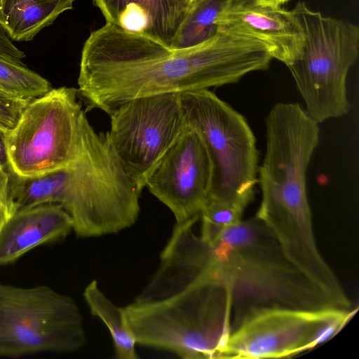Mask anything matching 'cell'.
Listing matches in <instances>:
<instances>
[{"instance_id":"6da1fadb","label":"cell","mask_w":359,"mask_h":359,"mask_svg":"<svg viewBox=\"0 0 359 359\" xmlns=\"http://www.w3.org/2000/svg\"><path fill=\"white\" fill-rule=\"evenodd\" d=\"M271 60L264 43L224 31L196 46L174 50L106 23L83 44L78 95L88 109L109 115L135 98L237 83L267 69Z\"/></svg>"},{"instance_id":"7a4b0ae2","label":"cell","mask_w":359,"mask_h":359,"mask_svg":"<svg viewBox=\"0 0 359 359\" xmlns=\"http://www.w3.org/2000/svg\"><path fill=\"white\" fill-rule=\"evenodd\" d=\"M265 123L266 152L257 172L262 201L255 216L294 264L309 278L322 279L330 267L316 245L306 186L319 123L292 102L276 104Z\"/></svg>"},{"instance_id":"3957f363","label":"cell","mask_w":359,"mask_h":359,"mask_svg":"<svg viewBox=\"0 0 359 359\" xmlns=\"http://www.w3.org/2000/svg\"><path fill=\"white\" fill-rule=\"evenodd\" d=\"M212 269L123 308L136 342L184 359L222 358L232 331V298Z\"/></svg>"},{"instance_id":"277c9868","label":"cell","mask_w":359,"mask_h":359,"mask_svg":"<svg viewBox=\"0 0 359 359\" xmlns=\"http://www.w3.org/2000/svg\"><path fill=\"white\" fill-rule=\"evenodd\" d=\"M210 250L215 274L231 290L232 318L241 311L232 330L255 307L336 308L255 215L226 229Z\"/></svg>"},{"instance_id":"5b68a950","label":"cell","mask_w":359,"mask_h":359,"mask_svg":"<svg viewBox=\"0 0 359 359\" xmlns=\"http://www.w3.org/2000/svg\"><path fill=\"white\" fill-rule=\"evenodd\" d=\"M140 194L106 133H97L85 114L77 156L65 168L60 203L71 216L76 234L100 236L131 226L139 215Z\"/></svg>"},{"instance_id":"8992f818","label":"cell","mask_w":359,"mask_h":359,"mask_svg":"<svg viewBox=\"0 0 359 359\" xmlns=\"http://www.w3.org/2000/svg\"><path fill=\"white\" fill-rule=\"evenodd\" d=\"M304 34L299 56L287 66L307 114L318 123L346 115V80L359 55V27L323 15L303 2L292 9Z\"/></svg>"},{"instance_id":"52a82bcc","label":"cell","mask_w":359,"mask_h":359,"mask_svg":"<svg viewBox=\"0 0 359 359\" xmlns=\"http://www.w3.org/2000/svg\"><path fill=\"white\" fill-rule=\"evenodd\" d=\"M189 126L211 166L208 200L245 210L257 182L258 151L244 116L209 89L180 94Z\"/></svg>"},{"instance_id":"ba28073f","label":"cell","mask_w":359,"mask_h":359,"mask_svg":"<svg viewBox=\"0 0 359 359\" xmlns=\"http://www.w3.org/2000/svg\"><path fill=\"white\" fill-rule=\"evenodd\" d=\"M86 343L82 316L70 297L45 285L0 283V356L74 352Z\"/></svg>"},{"instance_id":"9c48e42d","label":"cell","mask_w":359,"mask_h":359,"mask_svg":"<svg viewBox=\"0 0 359 359\" xmlns=\"http://www.w3.org/2000/svg\"><path fill=\"white\" fill-rule=\"evenodd\" d=\"M77 96L78 89L63 86L29 102L15 127L5 135L11 173L31 177L74 162L86 114Z\"/></svg>"},{"instance_id":"30bf717a","label":"cell","mask_w":359,"mask_h":359,"mask_svg":"<svg viewBox=\"0 0 359 359\" xmlns=\"http://www.w3.org/2000/svg\"><path fill=\"white\" fill-rule=\"evenodd\" d=\"M355 311L283 306L250 309L232 330L222 358H278L297 355L334 337Z\"/></svg>"},{"instance_id":"8fae6325","label":"cell","mask_w":359,"mask_h":359,"mask_svg":"<svg viewBox=\"0 0 359 359\" xmlns=\"http://www.w3.org/2000/svg\"><path fill=\"white\" fill-rule=\"evenodd\" d=\"M109 143L141 193L151 172L187 126L179 93L135 98L109 115Z\"/></svg>"},{"instance_id":"7c38bea8","label":"cell","mask_w":359,"mask_h":359,"mask_svg":"<svg viewBox=\"0 0 359 359\" xmlns=\"http://www.w3.org/2000/svg\"><path fill=\"white\" fill-rule=\"evenodd\" d=\"M211 166L205 145L188 123L149 175L145 187L173 213L176 224L196 220L208 198Z\"/></svg>"},{"instance_id":"4fadbf2b","label":"cell","mask_w":359,"mask_h":359,"mask_svg":"<svg viewBox=\"0 0 359 359\" xmlns=\"http://www.w3.org/2000/svg\"><path fill=\"white\" fill-rule=\"evenodd\" d=\"M218 31L255 39L269 48L272 59L287 67L299 55L304 41L301 25L293 13L282 7L233 0L219 14Z\"/></svg>"},{"instance_id":"5bb4252c","label":"cell","mask_w":359,"mask_h":359,"mask_svg":"<svg viewBox=\"0 0 359 359\" xmlns=\"http://www.w3.org/2000/svg\"><path fill=\"white\" fill-rule=\"evenodd\" d=\"M93 3L106 23L170 48L189 9L184 0H93Z\"/></svg>"},{"instance_id":"9a60e30c","label":"cell","mask_w":359,"mask_h":359,"mask_svg":"<svg viewBox=\"0 0 359 359\" xmlns=\"http://www.w3.org/2000/svg\"><path fill=\"white\" fill-rule=\"evenodd\" d=\"M73 220L58 203H43L16 211L0 233V264L18 259L30 250L67 236Z\"/></svg>"},{"instance_id":"2e32d148","label":"cell","mask_w":359,"mask_h":359,"mask_svg":"<svg viewBox=\"0 0 359 359\" xmlns=\"http://www.w3.org/2000/svg\"><path fill=\"white\" fill-rule=\"evenodd\" d=\"M75 0H0V25L12 41H29Z\"/></svg>"},{"instance_id":"e0dca14e","label":"cell","mask_w":359,"mask_h":359,"mask_svg":"<svg viewBox=\"0 0 359 359\" xmlns=\"http://www.w3.org/2000/svg\"><path fill=\"white\" fill-rule=\"evenodd\" d=\"M83 296L92 315L99 318L109 329L118 359H137L136 339L127 323L123 308L116 306L100 290L97 282L91 281Z\"/></svg>"},{"instance_id":"ac0fdd59","label":"cell","mask_w":359,"mask_h":359,"mask_svg":"<svg viewBox=\"0 0 359 359\" xmlns=\"http://www.w3.org/2000/svg\"><path fill=\"white\" fill-rule=\"evenodd\" d=\"M233 0H198L189 9L170 46L174 50L191 48L205 42L218 32L217 20Z\"/></svg>"},{"instance_id":"d6986e66","label":"cell","mask_w":359,"mask_h":359,"mask_svg":"<svg viewBox=\"0 0 359 359\" xmlns=\"http://www.w3.org/2000/svg\"><path fill=\"white\" fill-rule=\"evenodd\" d=\"M0 89L16 98L32 100L52 88L45 78L23 63L0 57Z\"/></svg>"},{"instance_id":"ffe728a7","label":"cell","mask_w":359,"mask_h":359,"mask_svg":"<svg viewBox=\"0 0 359 359\" xmlns=\"http://www.w3.org/2000/svg\"><path fill=\"white\" fill-rule=\"evenodd\" d=\"M243 211L239 208L208 199L201 213L200 237L212 247L226 229L242 219Z\"/></svg>"},{"instance_id":"44dd1931","label":"cell","mask_w":359,"mask_h":359,"mask_svg":"<svg viewBox=\"0 0 359 359\" xmlns=\"http://www.w3.org/2000/svg\"><path fill=\"white\" fill-rule=\"evenodd\" d=\"M30 101L16 98L0 89V131L5 135L11 131Z\"/></svg>"},{"instance_id":"7402d4cb","label":"cell","mask_w":359,"mask_h":359,"mask_svg":"<svg viewBox=\"0 0 359 359\" xmlns=\"http://www.w3.org/2000/svg\"><path fill=\"white\" fill-rule=\"evenodd\" d=\"M15 212L11 193L10 172L8 168L0 166V233Z\"/></svg>"},{"instance_id":"603a6c76","label":"cell","mask_w":359,"mask_h":359,"mask_svg":"<svg viewBox=\"0 0 359 359\" xmlns=\"http://www.w3.org/2000/svg\"><path fill=\"white\" fill-rule=\"evenodd\" d=\"M0 57L23 63L22 60L25 57V54L18 48L13 41L7 36L0 25Z\"/></svg>"},{"instance_id":"cb8c5ba5","label":"cell","mask_w":359,"mask_h":359,"mask_svg":"<svg viewBox=\"0 0 359 359\" xmlns=\"http://www.w3.org/2000/svg\"><path fill=\"white\" fill-rule=\"evenodd\" d=\"M0 166L8 168V158L5 142V133L0 131Z\"/></svg>"},{"instance_id":"d4e9b609","label":"cell","mask_w":359,"mask_h":359,"mask_svg":"<svg viewBox=\"0 0 359 359\" xmlns=\"http://www.w3.org/2000/svg\"><path fill=\"white\" fill-rule=\"evenodd\" d=\"M256 4L271 7H281L290 0H251Z\"/></svg>"},{"instance_id":"484cf974","label":"cell","mask_w":359,"mask_h":359,"mask_svg":"<svg viewBox=\"0 0 359 359\" xmlns=\"http://www.w3.org/2000/svg\"><path fill=\"white\" fill-rule=\"evenodd\" d=\"M189 7L193 5L198 0H184Z\"/></svg>"}]
</instances>
